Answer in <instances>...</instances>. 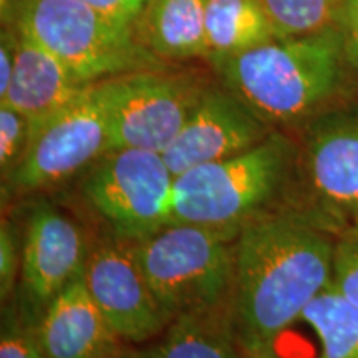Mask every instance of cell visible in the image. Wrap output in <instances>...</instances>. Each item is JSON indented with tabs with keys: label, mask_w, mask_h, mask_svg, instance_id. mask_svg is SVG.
<instances>
[{
	"label": "cell",
	"mask_w": 358,
	"mask_h": 358,
	"mask_svg": "<svg viewBox=\"0 0 358 358\" xmlns=\"http://www.w3.org/2000/svg\"><path fill=\"white\" fill-rule=\"evenodd\" d=\"M2 22L38 42L85 83L168 66L133 27L82 0H2Z\"/></svg>",
	"instance_id": "3"
},
{
	"label": "cell",
	"mask_w": 358,
	"mask_h": 358,
	"mask_svg": "<svg viewBox=\"0 0 358 358\" xmlns=\"http://www.w3.org/2000/svg\"><path fill=\"white\" fill-rule=\"evenodd\" d=\"M80 279L123 342H148L171 322L143 272L134 243L113 236L93 244Z\"/></svg>",
	"instance_id": "9"
},
{
	"label": "cell",
	"mask_w": 358,
	"mask_h": 358,
	"mask_svg": "<svg viewBox=\"0 0 358 358\" xmlns=\"http://www.w3.org/2000/svg\"><path fill=\"white\" fill-rule=\"evenodd\" d=\"M37 335L47 358H123V340L75 279L47 303Z\"/></svg>",
	"instance_id": "14"
},
{
	"label": "cell",
	"mask_w": 358,
	"mask_h": 358,
	"mask_svg": "<svg viewBox=\"0 0 358 358\" xmlns=\"http://www.w3.org/2000/svg\"><path fill=\"white\" fill-rule=\"evenodd\" d=\"M274 38V29L261 0H206L208 64Z\"/></svg>",
	"instance_id": "18"
},
{
	"label": "cell",
	"mask_w": 358,
	"mask_h": 358,
	"mask_svg": "<svg viewBox=\"0 0 358 358\" xmlns=\"http://www.w3.org/2000/svg\"><path fill=\"white\" fill-rule=\"evenodd\" d=\"M0 358H47L40 345L37 327L27 325L13 313L3 317Z\"/></svg>",
	"instance_id": "22"
},
{
	"label": "cell",
	"mask_w": 358,
	"mask_h": 358,
	"mask_svg": "<svg viewBox=\"0 0 358 358\" xmlns=\"http://www.w3.org/2000/svg\"><path fill=\"white\" fill-rule=\"evenodd\" d=\"M303 169L320 208L335 217L358 213V108H327L303 128Z\"/></svg>",
	"instance_id": "11"
},
{
	"label": "cell",
	"mask_w": 358,
	"mask_h": 358,
	"mask_svg": "<svg viewBox=\"0 0 358 358\" xmlns=\"http://www.w3.org/2000/svg\"><path fill=\"white\" fill-rule=\"evenodd\" d=\"M30 140L10 182L19 191L55 186L92 166L110 150V127L100 85L55 113L30 123Z\"/></svg>",
	"instance_id": "8"
},
{
	"label": "cell",
	"mask_w": 358,
	"mask_h": 358,
	"mask_svg": "<svg viewBox=\"0 0 358 358\" xmlns=\"http://www.w3.org/2000/svg\"><path fill=\"white\" fill-rule=\"evenodd\" d=\"M13 30L15 66L10 85L6 95L0 96V103H7L25 115L30 123H37L73 101L92 83L75 77L69 66L29 35Z\"/></svg>",
	"instance_id": "15"
},
{
	"label": "cell",
	"mask_w": 358,
	"mask_h": 358,
	"mask_svg": "<svg viewBox=\"0 0 358 358\" xmlns=\"http://www.w3.org/2000/svg\"><path fill=\"white\" fill-rule=\"evenodd\" d=\"M90 248L82 227L50 204L30 213L22 243L20 274L35 302L47 306L82 275Z\"/></svg>",
	"instance_id": "12"
},
{
	"label": "cell",
	"mask_w": 358,
	"mask_h": 358,
	"mask_svg": "<svg viewBox=\"0 0 358 358\" xmlns=\"http://www.w3.org/2000/svg\"><path fill=\"white\" fill-rule=\"evenodd\" d=\"M15 66V30L2 24L0 34V96L6 95Z\"/></svg>",
	"instance_id": "26"
},
{
	"label": "cell",
	"mask_w": 358,
	"mask_h": 358,
	"mask_svg": "<svg viewBox=\"0 0 358 358\" xmlns=\"http://www.w3.org/2000/svg\"><path fill=\"white\" fill-rule=\"evenodd\" d=\"M350 231L348 232H355V234H358V213L350 219Z\"/></svg>",
	"instance_id": "27"
},
{
	"label": "cell",
	"mask_w": 358,
	"mask_h": 358,
	"mask_svg": "<svg viewBox=\"0 0 358 358\" xmlns=\"http://www.w3.org/2000/svg\"><path fill=\"white\" fill-rule=\"evenodd\" d=\"M272 129L226 87H208L173 145L163 153L174 178L250 150Z\"/></svg>",
	"instance_id": "10"
},
{
	"label": "cell",
	"mask_w": 358,
	"mask_h": 358,
	"mask_svg": "<svg viewBox=\"0 0 358 358\" xmlns=\"http://www.w3.org/2000/svg\"><path fill=\"white\" fill-rule=\"evenodd\" d=\"M98 85L108 115L110 150L156 153L173 145L208 88L198 75L169 66L131 71Z\"/></svg>",
	"instance_id": "6"
},
{
	"label": "cell",
	"mask_w": 358,
	"mask_h": 358,
	"mask_svg": "<svg viewBox=\"0 0 358 358\" xmlns=\"http://www.w3.org/2000/svg\"><path fill=\"white\" fill-rule=\"evenodd\" d=\"M123 358H244L237 343L232 303L181 313L151 347Z\"/></svg>",
	"instance_id": "17"
},
{
	"label": "cell",
	"mask_w": 358,
	"mask_h": 358,
	"mask_svg": "<svg viewBox=\"0 0 358 358\" xmlns=\"http://www.w3.org/2000/svg\"><path fill=\"white\" fill-rule=\"evenodd\" d=\"M332 285L358 307V234L347 232L335 243Z\"/></svg>",
	"instance_id": "21"
},
{
	"label": "cell",
	"mask_w": 358,
	"mask_h": 358,
	"mask_svg": "<svg viewBox=\"0 0 358 358\" xmlns=\"http://www.w3.org/2000/svg\"><path fill=\"white\" fill-rule=\"evenodd\" d=\"M30 120L7 103H0V173L13 178L24 159L30 140Z\"/></svg>",
	"instance_id": "20"
},
{
	"label": "cell",
	"mask_w": 358,
	"mask_h": 358,
	"mask_svg": "<svg viewBox=\"0 0 358 358\" xmlns=\"http://www.w3.org/2000/svg\"><path fill=\"white\" fill-rule=\"evenodd\" d=\"M335 243L312 217L266 211L234 243L232 317L244 358L285 330L332 284Z\"/></svg>",
	"instance_id": "1"
},
{
	"label": "cell",
	"mask_w": 358,
	"mask_h": 358,
	"mask_svg": "<svg viewBox=\"0 0 358 358\" xmlns=\"http://www.w3.org/2000/svg\"><path fill=\"white\" fill-rule=\"evenodd\" d=\"M133 29L148 50L166 64L208 57L206 0H148Z\"/></svg>",
	"instance_id": "16"
},
{
	"label": "cell",
	"mask_w": 358,
	"mask_h": 358,
	"mask_svg": "<svg viewBox=\"0 0 358 358\" xmlns=\"http://www.w3.org/2000/svg\"><path fill=\"white\" fill-rule=\"evenodd\" d=\"M294 145L272 131L266 140L231 158L191 168L174 178L168 224H192L237 236L284 186Z\"/></svg>",
	"instance_id": "4"
},
{
	"label": "cell",
	"mask_w": 358,
	"mask_h": 358,
	"mask_svg": "<svg viewBox=\"0 0 358 358\" xmlns=\"http://www.w3.org/2000/svg\"><path fill=\"white\" fill-rule=\"evenodd\" d=\"M275 38L302 37L337 27L340 0H261Z\"/></svg>",
	"instance_id": "19"
},
{
	"label": "cell",
	"mask_w": 358,
	"mask_h": 358,
	"mask_svg": "<svg viewBox=\"0 0 358 358\" xmlns=\"http://www.w3.org/2000/svg\"><path fill=\"white\" fill-rule=\"evenodd\" d=\"M82 2L120 24L133 27L145 10L148 0H82Z\"/></svg>",
	"instance_id": "25"
},
{
	"label": "cell",
	"mask_w": 358,
	"mask_h": 358,
	"mask_svg": "<svg viewBox=\"0 0 358 358\" xmlns=\"http://www.w3.org/2000/svg\"><path fill=\"white\" fill-rule=\"evenodd\" d=\"M248 358H358V307L332 284Z\"/></svg>",
	"instance_id": "13"
},
{
	"label": "cell",
	"mask_w": 358,
	"mask_h": 358,
	"mask_svg": "<svg viewBox=\"0 0 358 358\" xmlns=\"http://www.w3.org/2000/svg\"><path fill=\"white\" fill-rule=\"evenodd\" d=\"M236 237L192 224H166L134 243L143 272L169 319L232 303Z\"/></svg>",
	"instance_id": "5"
},
{
	"label": "cell",
	"mask_w": 358,
	"mask_h": 358,
	"mask_svg": "<svg viewBox=\"0 0 358 358\" xmlns=\"http://www.w3.org/2000/svg\"><path fill=\"white\" fill-rule=\"evenodd\" d=\"M345 64L342 35L332 27L274 38L209 65L222 87L272 127L307 122L325 110L342 87Z\"/></svg>",
	"instance_id": "2"
},
{
	"label": "cell",
	"mask_w": 358,
	"mask_h": 358,
	"mask_svg": "<svg viewBox=\"0 0 358 358\" xmlns=\"http://www.w3.org/2000/svg\"><path fill=\"white\" fill-rule=\"evenodd\" d=\"M173 186L163 153L118 148L88 168L82 192L115 237L140 243L168 224Z\"/></svg>",
	"instance_id": "7"
},
{
	"label": "cell",
	"mask_w": 358,
	"mask_h": 358,
	"mask_svg": "<svg viewBox=\"0 0 358 358\" xmlns=\"http://www.w3.org/2000/svg\"><path fill=\"white\" fill-rule=\"evenodd\" d=\"M337 29L342 35L347 64L358 73V0H340Z\"/></svg>",
	"instance_id": "24"
},
{
	"label": "cell",
	"mask_w": 358,
	"mask_h": 358,
	"mask_svg": "<svg viewBox=\"0 0 358 358\" xmlns=\"http://www.w3.org/2000/svg\"><path fill=\"white\" fill-rule=\"evenodd\" d=\"M22 267V248L12 224L2 219L0 226V294L2 301L10 297Z\"/></svg>",
	"instance_id": "23"
}]
</instances>
